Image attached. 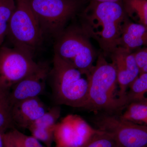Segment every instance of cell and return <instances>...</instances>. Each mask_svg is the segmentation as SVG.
I'll use <instances>...</instances> for the list:
<instances>
[{
    "mask_svg": "<svg viewBox=\"0 0 147 147\" xmlns=\"http://www.w3.org/2000/svg\"><path fill=\"white\" fill-rule=\"evenodd\" d=\"M127 17L122 1H90L81 14L80 25L91 39L97 42L106 58L119 46L123 26Z\"/></svg>",
    "mask_w": 147,
    "mask_h": 147,
    "instance_id": "obj_1",
    "label": "cell"
},
{
    "mask_svg": "<svg viewBox=\"0 0 147 147\" xmlns=\"http://www.w3.org/2000/svg\"><path fill=\"white\" fill-rule=\"evenodd\" d=\"M87 78L88 98L83 109L96 113L121 115L127 102L119 96L115 69L101 52Z\"/></svg>",
    "mask_w": 147,
    "mask_h": 147,
    "instance_id": "obj_2",
    "label": "cell"
},
{
    "mask_svg": "<svg viewBox=\"0 0 147 147\" xmlns=\"http://www.w3.org/2000/svg\"><path fill=\"white\" fill-rule=\"evenodd\" d=\"M49 76L57 105L83 108L88 98V82L77 69L54 55Z\"/></svg>",
    "mask_w": 147,
    "mask_h": 147,
    "instance_id": "obj_3",
    "label": "cell"
},
{
    "mask_svg": "<svg viewBox=\"0 0 147 147\" xmlns=\"http://www.w3.org/2000/svg\"><path fill=\"white\" fill-rule=\"evenodd\" d=\"M54 55L68 63L87 76L98 54L91 38L80 25L66 27L55 38Z\"/></svg>",
    "mask_w": 147,
    "mask_h": 147,
    "instance_id": "obj_4",
    "label": "cell"
},
{
    "mask_svg": "<svg viewBox=\"0 0 147 147\" xmlns=\"http://www.w3.org/2000/svg\"><path fill=\"white\" fill-rule=\"evenodd\" d=\"M7 37L12 47L33 56L42 44L44 35L29 0H15Z\"/></svg>",
    "mask_w": 147,
    "mask_h": 147,
    "instance_id": "obj_5",
    "label": "cell"
},
{
    "mask_svg": "<svg viewBox=\"0 0 147 147\" xmlns=\"http://www.w3.org/2000/svg\"><path fill=\"white\" fill-rule=\"evenodd\" d=\"M44 36L56 38L79 12L80 0H29Z\"/></svg>",
    "mask_w": 147,
    "mask_h": 147,
    "instance_id": "obj_6",
    "label": "cell"
},
{
    "mask_svg": "<svg viewBox=\"0 0 147 147\" xmlns=\"http://www.w3.org/2000/svg\"><path fill=\"white\" fill-rule=\"evenodd\" d=\"M95 115L93 123L97 129L111 134L118 146H147V126L124 119L120 115L104 113Z\"/></svg>",
    "mask_w": 147,
    "mask_h": 147,
    "instance_id": "obj_7",
    "label": "cell"
},
{
    "mask_svg": "<svg viewBox=\"0 0 147 147\" xmlns=\"http://www.w3.org/2000/svg\"><path fill=\"white\" fill-rule=\"evenodd\" d=\"M42 64L23 50L3 45L0 47V86L10 89L22 79L38 71Z\"/></svg>",
    "mask_w": 147,
    "mask_h": 147,
    "instance_id": "obj_8",
    "label": "cell"
},
{
    "mask_svg": "<svg viewBox=\"0 0 147 147\" xmlns=\"http://www.w3.org/2000/svg\"><path fill=\"white\" fill-rule=\"evenodd\" d=\"M98 130L80 116L68 115L56 125L54 142L57 147H83Z\"/></svg>",
    "mask_w": 147,
    "mask_h": 147,
    "instance_id": "obj_9",
    "label": "cell"
},
{
    "mask_svg": "<svg viewBox=\"0 0 147 147\" xmlns=\"http://www.w3.org/2000/svg\"><path fill=\"white\" fill-rule=\"evenodd\" d=\"M109 57L115 69L119 96L127 102L126 94L129 87L140 74L134 53L119 46Z\"/></svg>",
    "mask_w": 147,
    "mask_h": 147,
    "instance_id": "obj_10",
    "label": "cell"
},
{
    "mask_svg": "<svg viewBox=\"0 0 147 147\" xmlns=\"http://www.w3.org/2000/svg\"><path fill=\"white\" fill-rule=\"evenodd\" d=\"M50 70L48 65L42 64L38 71L12 86L9 90L11 106L17 102L39 97L45 91V82Z\"/></svg>",
    "mask_w": 147,
    "mask_h": 147,
    "instance_id": "obj_11",
    "label": "cell"
},
{
    "mask_svg": "<svg viewBox=\"0 0 147 147\" xmlns=\"http://www.w3.org/2000/svg\"><path fill=\"white\" fill-rule=\"evenodd\" d=\"M49 109L38 97L15 103L11 106V110L14 126L28 129Z\"/></svg>",
    "mask_w": 147,
    "mask_h": 147,
    "instance_id": "obj_12",
    "label": "cell"
},
{
    "mask_svg": "<svg viewBox=\"0 0 147 147\" xmlns=\"http://www.w3.org/2000/svg\"><path fill=\"white\" fill-rule=\"evenodd\" d=\"M61 112L59 105L50 108L28 128L32 136L44 143L46 146L51 147L54 141L55 127L60 117Z\"/></svg>",
    "mask_w": 147,
    "mask_h": 147,
    "instance_id": "obj_13",
    "label": "cell"
},
{
    "mask_svg": "<svg viewBox=\"0 0 147 147\" xmlns=\"http://www.w3.org/2000/svg\"><path fill=\"white\" fill-rule=\"evenodd\" d=\"M119 46L131 52L147 47V26L135 23L128 16L123 26Z\"/></svg>",
    "mask_w": 147,
    "mask_h": 147,
    "instance_id": "obj_14",
    "label": "cell"
},
{
    "mask_svg": "<svg viewBox=\"0 0 147 147\" xmlns=\"http://www.w3.org/2000/svg\"><path fill=\"white\" fill-rule=\"evenodd\" d=\"M128 18L147 26V0H121Z\"/></svg>",
    "mask_w": 147,
    "mask_h": 147,
    "instance_id": "obj_15",
    "label": "cell"
},
{
    "mask_svg": "<svg viewBox=\"0 0 147 147\" xmlns=\"http://www.w3.org/2000/svg\"><path fill=\"white\" fill-rule=\"evenodd\" d=\"M126 100L127 105L132 102H147V73L140 74L130 84Z\"/></svg>",
    "mask_w": 147,
    "mask_h": 147,
    "instance_id": "obj_16",
    "label": "cell"
},
{
    "mask_svg": "<svg viewBox=\"0 0 147 147\" xmlns=\"http://www.w3.org/2000/svg\"><path fill=\"white\" fill-rule=\"evenodd\" d=\"M11 110L9 90L0 86V131L6 132L7 129L15 127Z\"/></svg>",
    "mask_w": 147,
    "mask_h": 147,
    "instance_id": "obj_17",
    "label": "cell"
},
{
    "mask_svg": "<svg viewBox=\"0 0 147 147\" xmlns=\"http://www.w3.org/2000/svg\"><path fill=\"white\" fill-rule=\"evenodd\" d=\"M120 116L123 118L134 123L147 126V102L130 103Z\"/></svg>",
    "mask_w": 147,
    "mask_h": 147,
    "instance_id": "obj_18",
    "label": "cell"
},
{
    "mask_svg": "<svg viewBox=\"0 0 147 147\" xmlns=\"http://www.w3.org/2000/svg\"><path fill=\"white\" fill-rule=\"evenodd\" d=\"M15 8V0H0V47L7 36L11 16Z\"/></svg>",
    "mask_w": 147,
    "mask_h": 147,
    "instance_id": "obj_19",
    "label": "cell"
},
{
    "mask_svg": "<svg viewBox=\"0 0 147 147\" xmlns=\"http://www.w3.org/2000/svg\"><path fill=\"white\" fill-rule=\"evenodd\" d=\"M9 142L14 147H47L43 146L36 138L28 136L13 128L7 132Z\"/></svg>",
    "mask_w": 147,
    "mask_h": 147,
    "instance_id": "obj_20",
    "label": "cell"
},
{
    "mask_svg": "<svg viewBox=\"0 0 147 147\" xmlns=\"http://www.w3.org/2000/svg\"><path fill=\"white\" fill-rule=\"evenodd\" d=\"M117 146L111 134L98 129L83 147H116Z\"/></svg>",
    "mask_w": 147,
    "mask_h": 147,
    "instance_id": "obj_21",
    "label": "cell"
},
{
    "mask_svg": "<svg viewBox=\"0 0 147 147\" xmlns=\"http://www.w3.org/2000/svg\"><path fill=\"white\" fill-rule=\"evenodd\" d=\"M134 54L140 74L147 73V47L139 49Z\"/></svg>",
    "mask_w": 147,
    "mask_h": 147,
    "instance_id": "obj_22",
    "label": "cell"
},
{
    "mask_svg": "<svg viewBox=\"0 0 147 147\" xmlns=\"http://www.w3.org/2000/svg\"><path fill=\"white\" fill-rule=\"evenodd\" d=\"M0 147H7L6 132L0 131Z\"/></svg>",
    "mask_w": 147,
    "mask_h": 147,
    "instance_id": "obj_23",
    "label": "cell"
},
{
    "mask_svg": "<svg viewBox=\"0 0 147 147\" xmlns=\"http://www.w3.org/2000/svg\"><path fill=\"white\" fill-rule=\"evenodd\" d=\"M99 2H121V0H90Z\"/></svg>",
    "mask_w": 147,
    "mask_h": 147,
    "instance_id": "obj_24",
    "label": "cell"
},
{
    "mask_svg": "<svg viewBox=\"0 0 147 147\" xmlns=\"http://www.w3.org/2000/svg\"><path fill=\"white\" fill-rule=\"evenodd\" d=\"M7 147H14L13 145L11 144L10 142H9V140L8 139V137H7Z\"/></svg>",
    "mask_w": 147,
    "mask_h": 147,
    "instance_id": "obj_25",
    "label": "cell"
},
{
    "mask_svg": "<svg viewBox=\"0 0 147 147\" xmlns=\"http://www.w3.org/2000/svg\"><path fill=\"white\" fill-rule=\"evenodd\" d=\"M144 147H147V146H145Z\"/></svg>",
    "mask_w": 147,
    "mask_h": 147,
    "instance_id": "obj_26",
    "label": "cell"
}]
</instances>
